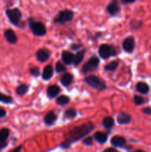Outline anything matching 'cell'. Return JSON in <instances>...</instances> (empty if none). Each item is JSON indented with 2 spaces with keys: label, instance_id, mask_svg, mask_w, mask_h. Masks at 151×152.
<instances>
[{
  "label": "cell",
  "instance_id": "obj_13",
  "mask_svg": "<svg viewBox=\"0 0 151 152\" xmlns=\"http://www.w3.org/2000/svg\"><path fill=\"white\" fill-rule=\"evenodd\" d=\"M4 37L7 42L10 44H16L17 42V37L12 29H7L4 32Z\"/></svg>",
  "mask_w": 151,
  "mask_h": 152
},
{
  "label": "cell",
  "instance_id": "obj_2",
  "mask_svg": "<svg viewBox=\"0 0 151 152\" xmlns=\"http://www.w3.org/2000/svg\"><path fill=\"white\" fill-rule=\"evenodd\" d=\"M28 25L33 34L36 37H43L47 34V29L44 23L34 20L32 18L28 19Z\"/></svg>",
  "mask_w": 151,
  "mask_h": 152
},
{
  "label": "cell",
  "instance_id": "obj_11",
  "mask_svg": "<svg viewBox=\"0 0 151 152\" xmlns=\"http://www.w3.org/2000/svg\"><path fill=\"white\" fill-rule=\"evenodd\" d=\"M110 144L115 148H124L127 145V140L124 137L115 135L111 138Z\"/></svg>",
  "mask_w": 151,
  "mask_h": 152
},
{
  "label": "cell",
  "instance_id": "obj_20",
  "mask_svg": "<svg viewBox=\"0 0 151 152\" xmlns=\"http://www.w3.org/2000/svg\"><path fill=\"white\" fill-rule=\"evenodd\" d=\"M136 89L138 92L142 94H147L150 91L149 86L144 82H139L136 85Z\"/></svg>",
  "mask_w": 151,
  "mask_h": 152
},
{
  "label": "cell",
  "instance_id": "obj_33",
  "mask_svg": "<svg viewBox=\"0 0 151 152\" xmlns=\"http://www.w3.org/2000/svg\"><path fill=\"white\" fill-rule=\"evenodd\" d=\"M93 138L92 137H87L84 138V139L83 140L82 142L84 145L89 146V145H93Z\"/></svg>",
  "mask_w": 151,
  "mask_h": 152
},
{
  "label": "cell",
  "instance_id": "obj_35",
  "mask_svg": "<svg viewBox=\"0 0 151 152\" xmlns=\"http://www.w3.org/2000/svg\"><path fill=\"white\" fill-rule=\"evenodd\" d=\"M82 47V45L81 44H72L70 45V48L72 50H78V49H80Z\"/></svg>",
  "mask_w": 151,
  "mask_h": 152
},
{
  "label": "cell",
  "instance_id": "obj_37",
  "mask_svg": "<svg viewBox=\"0 0 151 152\" xmlns=\"http://www.w3.org/2000/svg\"><path fill=\"white\" fill-rule=\"evenodd\" d=\"M136 0H121V2L124 4H131V3L135 2Z\"/></svg>",
  "mask_w": 151,
  "mask_h": 152
},
{
  "label": "cell",
  "instance_id": "obj_12",
  "mask_svg": "<svg viewBox=\"0 0 151 152\" xmlns=\"http://www.w3.org/2000/svg\"><path fill=\"white\" fill-rule=\"evenodd\" d=\"M60 92V87L59 86H56V85H53V86H50L47 87L46 93H47V96L50 99H53V98L56 97Z\"/></svg>",
  "mask_w": 151,
  "mask_h": 152
},
{
  "label": "cell",
  "instance_id": "obj_31",
  "mask_svg": "<svg viewBox=\"0 0 151 152\" xmlns=\"http://www.w3.org/2000/svg\"><path fill=\"white\" fill-rule=\"evenodd\" d=\"M29 73L34 77H38L40 76V70L38 67H32L29 69Z\"/></svg>",
  "mask_w": 151,
  "mask_h": 152
},
{
  "label": "cell",
  "instance_id": "obj_34",
  "mask_svg": "<svg viewBox=\"0 0 151 152\" xmlns=\"http://www.w3.org/2000/svg\"><path fill=\"white\" fill-rule=\"evenodd\" d=\"M142 112L146 115H151V108L150 107H145L142 109Z\"/></svg>",
  "mask_w": 151,
  "mask_h": 152
},
{
  "label": "cell",
  "instance_id": "obj_27",
  "mask_svg": "<svg viewBox=\"0 0 151 152\" xmlns=\"http://www.w3.org/2000/svg\"><path fill=\"white\" fill-rule=\"evenodd\" d=\"M10 134V131L7 128H4L0 130V142H6Z\"/></svg>",
  "mask_w": 151,
  "mask_h": 152
},
{
  "label": "cell",
  "instance_id": "obj_25",
  "mask_svg": "<svg viewBox=\"0 0 151 152\" xmlns=\"http://www.w3.org/2000/svg\"><path fill=\"white\" fill-rule=\"evenodd\" d=\"M64 115L66 118L68 119H74L77 116V111L73 108H70L65 110Z\"/></svg>",
  "mask_w": 151,
  "mask_h": 152
},
{
  "label": "cell",
  "instance_id": "obj_30",
  "mask_svg": "<svg viewBox=\"0 0 151 152\" xmlns=\"http://www.w3.org/2000/svg\"><path fill=\"white\" fill-rule=\"evenodd\" d=\"M55 69H56V71L59 74L62 72H65V71H67V68L63 63L60 62V61H58L56 64V67H55Z\"/></svg>",
  "mask_w": 151,
  "mask_h": 152
},
{
  "label": "cell",
  "instance_id": "obj_10",
  "mask_svg": "<svg viewBox=\"0 0 151 152\" xmlns=\"http://www.w3.org/2000/svg\"><path fill=\"white\" fill-rule=\"evenodd\" d=\"M50 50L47 48H40L37 50L36 53V57L37 60L40 62H45L50 59Z\"/></svg>",
  "mask_w": 151,
  "mask_h": 152
},
{
  "label": "cell",
  "instance_id": "obj_26",
  "mask_svg": "<svg viewBox=\"0 0 151 152\" xmlns=\"http://www.w3.org/2000/svg\"><path fill=\"white\" fill-rule=\"evenodd\" d=\"M70 98L68 97L66 95H62V96H58L57 99H56V104L61 106H63V105H67L70 102Z\"/></svg>",
  "mask_w": 151,
  "mask_h": 152
},
{
  "label": "cell",
  "instance_id": "obj_39",
  "mask_svg": "<svg viewBox=\"0 0 151 152\" xmlns=\"http://www.w3.org/2000/svg\"><path fill=\"white\" fill-rule=\"evenodd\" d=\"M104 151H105V152H107V151L116 152L117 150L115 149V148H106V149L104 150Z\"/></svg>",
  "mask_w": 151,
  "mask_h": 152
},
{
  "label": "cell",
  "instance_id": "obj_15",
  "mask_svg": "<svg viewBox=\"0 0 151 152\" xmlns=\"http://www.w3.org/2000/svg\"><path fill=\"white\" fill-rule=\"evenodd\" d=\"M62 59L65 65H72L74 61V54L68 50H63L62 53Z\"/></svg>",
  "mask_w": 151,
  "mask_h": 152
},
{
  "label": "cell",
  "instance_id": "obj_3",
  "mask_svg": "<svg viewBox=\"0 0 151 152\" xmlns=\"http://www.w3.org/2000/svg\"><path fill=\"white\" fill-rule=\"evenodd\" d=\"M84 80L86 84L88 85L92 88L96 89V90L104 91L107 88L106 83L102 79L96 75L87 76L84 78Z\"/></svg>",
  "mask_w": 151,
  "mask_h": 152
},
{
  "label": "cell",
  "instance_id": "obj_28",
  "mask_svg": "<svg viewBox=\"0 0 151 152\" xmlns=\"http://www.w3.org/2000/svg\"><path fill=\"white\" fill-rule=\"evenodd\" d=\"M142 26H143V22H142V21L131 20L130 22V27L131 29H133V30L140 29Z\"/></svg>",
  "mask_w": 151,
  "mask_h": 152
},
{
  "label": "cell",
  "instance_id": "obj_23",
  "mask_svg": "<svg viewBox=\"0 0 151 152\" xmlns=\"http://www.w3.org/2000/svg\"><path fill=\"white\" fill-rule=\"evenodd\" d=\"M29 89V86L26 84H21L18 86L16 88V93L18 96H22L26 94Z\"/></svg>",
  "mask_w": 151,
  "mask_h": 152
},
{
  "label": "cell",
  "instance_id": "obj_32",
  "mask_svg": "<svg viewBox=\"0 0 151 152\" xmlns=\"http://www.w3.org/2000/svg\"><path fill=\"white\" fill-rule=\"evenodd\" d=\"M133 101H134V103L136 105H141L144 103V97L139 96V95H135L133 96Z\"/></svg>",
  "mask_w": 151,
  "mask_h": 152
},
{
  "label": "cell",
  "instance_id": "obj_4",
  "mask_svg": "<svg viewBox=\"0 0 151 152\" xmlns=\"http://www.w3.org/2000/svg\"><path fill=\"white\" fill-rule=\"evenodd\" d=\"M74 18V12L69 9H65V10H61L59 12L57 16L53 19V22L55 24H64L67 22H70Z\"/></svg>",
  "mask_w": 151,
  "mask_h": 152
},
{
  "label": "cell",
  "instance_id": "obj_19",
  "mask_svg": "<svg viewBox=\"0 0 151 152\" xmlns=\"http://www.w3.org/2000/svg\"><path fill=\"white\" fill-rule=\"evenodd\" d=\"M93 138L96 142H98L100 144H104L107 142L108 138V135L105 132H97L93 135Z\"/></svg>",
  "mask_w": 151,
  "mask_h": 152
},
{
  "label": "cell",
  "instance_id": "obj_38",
  "mask_svg": "<svg viewBox=\"0 0 151 152\" xmlns=\"http://www.w3.org/2000/svg\"><path fill=\"white\" fill-rule=\"evenodd\" d=\"M7 145V142H0V151L2 149H4V148H6Z\"/></svg>",
  "mask_w": 151,
  "mask_h": 152
},
{
  "label": "cell",
  "instance_id": "obj_9",
  "mask_svg": "<svg viewBox=\"0 0 151 152\" xmlns=\"http://www.w3.org/2000/svg\"><path fill=\"white\" fill-rule=\"evenodd\" d=\"M136 42L133 37H128L124 39L122 42V48L125 52L128 53H132L135 49Z\"/></svg>",
  "mask_w": 151,
  "mask_h": 152
},
{
  "label": "cell",
  "instance_id": "obj_14",
  "mask_svg": "<svg viewBox=\"0 0 151 152\" xmlns=\"http://www.w3.org/2000/svg\"><path fill=\"white\" fill-rule=\"evenodd\" d=\"M117 123L119 125H127L130 123L132 117L130 114L127 113H120L117 116Z\"/></svg>",
  "mask_w": 151,
  "mask_h": 152
},
{
  "label": "cell",
  "instance_id": "obj_6",
  "mask_svg": "<svg viewBox=\"0 0 151 152\" xmlns=\"http://www.w3.org/2000/svg\"><path fill=\"white\" fill-rule=\"evenodd\" d=\"M5 13L12 25L15 26H19L22 17V13L19 8L14 7V8L7 9Z\"/></svg>",
  "mask_w": 151,
  "mask_h": 152
},
{
  "label": "cell",
  "instance_id": "obj_16",
  "mask_svg": "<svg viewBox=\"0 0 151 152\" xmlns=\"http://www.w3.org/2000/svg\"><path fill=\"white\" fill-rule=\"evenodd\" d=\"M57 120V116L53 111H50L44 117V123L47 126H50L55 123Z\"/></svg>",
  "mask_w": 151,
  "mask_h": 152
},
{
  "label": "cell",
  "instance_id": "obj_8",
  "mask_svg": "<svg viewBox=\"0 0 151 152\" xmlns=\"http://www.w3.org/2000/svg\"><path fill=\"white\" fill-rule=\"evenodd\" d=\"M106 11L111 16L118 15L121 11V7L118 0H112L107 6Z\"/></svg>",
  "mask_w": 151,
  "mask_h": 152
},
{
  "label": "cell",
  "instance_id": "obj_1",
  "mask_svg": "<svg viewBox=\"0 0 151 152\" xmlns=\"http://www.w3.org/2000/svg\"><path fill=\"white\" fill-rule=\"evenodd\" d=\"M94 124L91 122L76 126L67 133L65 136V141L61 143L60 146L65 149L70 148L71 144L80 140L90 134L94 129Z\"/></svg>",
  "mask_w": 151,
  "mask_h": 152
},
{
  "label": "cell",
  "instance_id": "obj_24",
  "mask_svg": "<svg viewBox=\"0 0 151 152\" xmlns=\"http://www.w3.org/2000/svg\"><path fill=\"white\" fill-rule=\"evenodd\" d=\"M118 65H119V62L117 60H113L105 65L104 68L107 71H115L118 67Z\"/></svg>",
  "mask_w": 151,
  "mask_h": 152
},
{
  "label": "cell",
  "instance_id": "obj_36",
  "mask_svg": "<svg viewBox=\"0 0 151 152\" xmlns=\"http://www.w3.org/2000/svg\"><path fill=\"white\" fill-rule=\"evenodd\" d=\"M6 115H7V112H6L5 110L0 108V119L3 118V117H5Z\"/></svg>",
  "mask_w": 151,
  "mask_h": 152
},
{
  "label": "cell",
  "instance_id": "obj_40",
  "mask_svg": "<svg viewBox=\"0 0 151 152\" xmlns=\"http://www.w3.org/2000/svg\"><path fill=\"white\" fill-rule=\"evenodd\" d=\"M21 148H22V146H21V145H20V146H19V148H15V149H13V151H19V150H20Z\"/></svg>",
  "mask_w": 151,
  "mask_h": 152
},
{
  "label": "cell",
  "instance_id": "obj_17",
  "mask_svg": "<svg viewBox=\"0 0 151 152\" xmlns=\"http://www.w3.org/2000/svg\"><path fill=\"white\" fill-rule=\"evenodd\" d=\"M73 81V76L70 73H66L61 77L60 82L64 87H68L70 85L72 84Z\"/></svg>",
  "mask_w": 151,
  "mask_h": 152
},
{
  "label": "cell",
  "instance_id": "obj_21",
  "mask_svg": "<svg viewBox=\"0 0 151 152\" xmlns=\"http://www.w3.org/2000/svg\"><path fill=\"white\" fill-rule=\"evenodd\" d=\"M85 53L86 50H80V51H78L76 54H74L73 64L76 66H78V65H79L81 63V62H82L83 59H84Z\"/></svg>",
  "mask_w": 151,
  "mask_h": 152
},
{
  "label": "cell",
  "instance_id": "obj_7",
  "mask_svg": "<svg viewBox=\"0 0 151 152\" xmlns=\"http://www.w3.org/2000/svg\"><path fill=\"white\" fill-rule=\"evenodd\" d=\"M99 62H100L99 58L96 55H93L83 65L81 71L84 74L93 72V71H96L99 65Z\"/></svg>",
  "mask_w": 151,
  "mask_h": 152
},
{
  "label": "cell",
  "instance_id": "obj_18",
  "mask_svg": "<svg viewBox=\"0 0 151 152\" xmlns=\"http://www.w3.org/2000/svg\"><path fill=\"white\" fill-rule=\"evenodd\" d=\"M53 74V68L52 65H48L47 66L44 67V70H43L42 74H41V77L44 80H49L52 78Z\"/></svg>",
  "mask_w": 151,
  "mask_h": 152
},
{
  "label": "cell",
  "instance_id": "obj_29",
  "mask_svg": "<svg viewBox=\"0 0 151 152\" xmlns=\"http://www.w3.org/2000/svg\"><path fill=\"white\" fill-rule=\"evenodd\" d=\"M0 102L4 104H10L13 102V98L10 96H7V95L0 93Z\"/></svg>",
  "mask_w": 151,
  "mask_h": 152
},
{
  "label": "cell",
  "instance_id": "obj_5",
  "mask_svg": "<svg viewBox=\"0 0 151 152\" xmlns=\"http://www.w3.org/2000/svg\"><path fill=\"white\" fill-rule=\"evenodd\" d=\"M99 54L103 59H107L111 56L118 54L116 48L114 45L110 44H102L99 48Z\"/></svg>",
  "mask_w": 151,
  "mask_h": 152
},
{
  "label": "cell",
  "instance_id": "obj_22",
  "mask_svg": "<svg viewBox=\"0 0 151 152\" xmlns=\"http://www.w3.org/2000/svg\"><path fill=\"white\" fill-rule=\"evenodd\" d=\"M114 119L112 117H106L104 118L103 121H102V126L107 130H110L114 126Z\"/></svg>",
  "mask_w": 151,
  "mask_h": 152
}]
</instances>
